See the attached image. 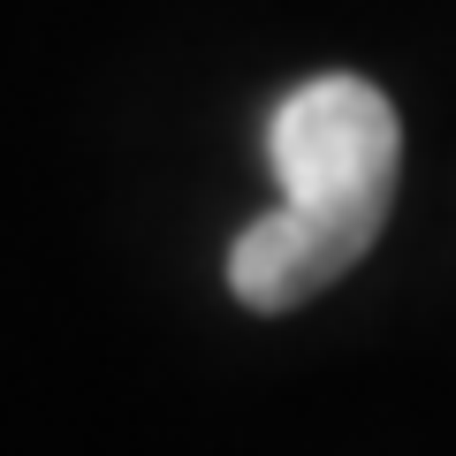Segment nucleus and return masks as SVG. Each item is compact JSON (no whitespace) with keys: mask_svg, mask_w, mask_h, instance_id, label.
<instances>
[{"mask_svg":"<svg viewBox=\"0 0 456 456\" xmlns=\"http://www.w3.org/2000/svg\"><path fill=\"white\" fill-rule=\"evenodd\" d=\"M266 167L281 206L236 228L228 289L251 312H297L335 289L388 228L403 130L380 84L365 77H312L266 122Z\"/></svg>","mask_w":456,"mask_h":456,"instance_id":"obj_1","label":"nucleus"}]
</instances>
